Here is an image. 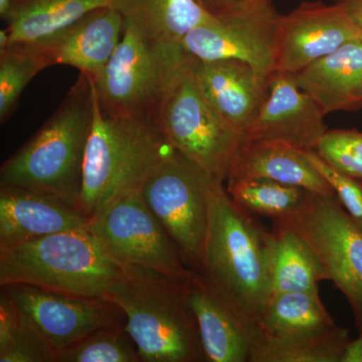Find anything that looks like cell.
<instances>
[{"mask_svg":"<svg viewBox=\"0 0 362 362\" xmlns=\"http://www.w3.org/2000/svg\"><path fill=\"white\" fill-rule=\"evenodd\" d=\"M92 89V122L78 202L89 220L117 199L141 190L159 164L175 150L152 121L105 114L93 83Z\"/></svg>","mask_w":362,"mask_h":362,"instance_id":"cell-1","label":"cell"},{"mask_svg":"<svg viewBox=\"0 0 362 362\" xmlns=\"http://www.w3.org/2000/svg\"><path fill=\"white\" fill-rule=\"evenodd\" d=\"M106 298L125 314L142 362H206L187 281L125 266Z\"/></svg>","mask_w":362,"mask_h":362,"instance_id":"cell-2","label":"cell"},{"mask_svg":"<svg viewBox=\"0 0 362 362\" xmlns=\"http://www.w3.org/2000/svg\"><path fill=\"white\" fill-rule=\"evenodd\" d=\"M92 116V80L80 73L54 113L2 164L0 185L45 190L78 206Z\"/></svg>","mask_w":362,"mask_h":362,"instance_id":"cell-3","label":"cell"},{"mask_svg":"<svg viewBox=\"0 0 362 362\" xmlns=\"http://www.w3.org/2000/svg\"><path fill=\"white\" fill-rule=\"evenodd\" d=\"M266 230L233 201L223 181L209 192L204 273L250 318L258 321L272 294Z\"/></svg>","mask_w":362,"mask_h":362,"instance_id":"cell-4","label":"cell"},{"mask_svg":"<svg viewBox=\"0 0 362 362\" xmlns=\"http://www.w3.org/2000/svg\"><path fill=\"white\" fill-rule=\"evenodd\" d=\"M118 265L90 230L52 233L0 247V286L25 284L88 297L106 298Z\"/></svg>","mask_w":362,"mask_h":362,"instance_id":"cell-5","label":"cell"},{"mask_svg":"<svg viewBox=\"0 0 362 362\" xmlns=\"http://www.w3.org/2000/svg\"><path fill=\"white\" fill-rule=\"evenodd\" d=\"M187 59L182 45L162 44L124 23L122 39L93 80L100 108L115 117L156 124L162 102Z\"/></svg>","mask_w":362,"mask_h":362,"instance_id":"cell-6","label":"cell"},{"mask_svg":"<svg viewBox=\"0 0 362 362\" xmlns=\"http://www.w3.org/2000/svg\"><path fill=\"white\" fill-rule=\"evenodd\" d=\"M156 125L176 151L225 182L243 137L202 94L187 54L162 102Z\"/></svg>","mask_w":362,"mask_h":362,"instance_id":"cell-7","label":"cell"},{"mask_svg":"<svg viewBox=\"0 0 362 362\" xmlns=\"http://www.w3.org/2000/svg\"><path fill=\"white\" fill-rule=\"evenodd\" d=\"M214 177L180 152H171L141 189L150 211L160 221L190 270L204 271L209 192Z\"/></svg>","mask_w":362,"mask_h":362,"instance_id":"cell-8","label":"cell"},{"mask_svg":"<svg viewBox=\"0 0 362 362\" xmlns=\"http://www.w3.org/2000/svg\"><path fill=\"white\" fill-rule=\"evenodd\" d=\"M273 221L296 233L311 247L328 280L346 297L354 313L362 311V228L337 194L307 192L294 211Z\"/></svg>","mask_w":362,"mask_h":362,"instance_id":"cell-9","label":"cell"},{"mask_svg":"<svg viewBox=\"0 0 362 362\" xmlns=\"http://www.w3.org/2000/svg\"><path fill=\"white\" fill-rule=\"evenodd\" d=\"M89 230L121 267H140L182 282L194 272L147 206L141 190L117 199L93 216Z\"/></svg>","mask_w":362,"mask_h":362,"instance_id":"cell-10","label":"cell"},{"mask_svg":"<svg viewBox=\"0 0 362 362\" xmlns=\"http://www.w3.org/2000/svg\"><path fill=\"white\" fill-rule=\"evenodd\" d=\"M280 18L272 1L211 16L185 35L182 47L199 61L239 59L269 76L275 70Z\"/></svg>","mask_w":362,"mask_h":362,"instance_id":"cell-11","label":"cell"},{"mask_svg":"<svg viewBox=\"0 0 362 362\" xmlns=\"http://www.w3.org/2000/svg\"><path fill=\"white\" fill-rule=\"evenodd\" d=\"M18 311L56 350L75 344L101 328L126 327L118 305L104 297H88L35 286H2Z\"/></svg>","mask_w":362,"mask_h":362,"instance_id":"cell-12","label":"cell"},{"mask_svg":"<svg viewBox=\"0 0 362 362\" xmlns=\"http://www.w3.org/2000/svg\"><path fill=\"white\" fill-rule=\"evenodd\" d=\"M358 28L338 2H302L279 23L275 70L295 74L352 40Z\"/></svg>","mask_w":362,"mask_h":362,"instance_id":"cell-13","label":"cell"},{"mask_svg":"<svg viewBox=\"0 0 362 362\" xmlns=\"http://www.w3.org/2000/svg\"><path fill=\"white\" fill-rule=\"evenodd\" d=\"M206 362H250L261 337L258 322L240 310L204 273L187 280Z\"/></svg>","mask_w":362,"mask_h":362,"instance_id":"cell-14","label":"cell"},{"mask_svg":"<svg viewBox=\"0 0 362 362\" xmlns=\"http://www.w3.org/2000/svg\"><path fill=\"white\" fill-rule=\"evenodd\" d=\"M324 117L320 106L298 86L293 74L274 71L244 140H276L297 148L315 150L327 131Z\"/></svg>","mask_w":362,"mask_h":362,"instance_id":"cell-15","label":"cell"},{"mask_svg":"<svg viewBox=\"0 0 362 362\" xmlns=\"http://www.w3.org/2000/svg\"><path fill=\"white\" fill-rule=\"evenodd\" d=\"M90 220L77 206L45 190L0 185V247L45 235L89 230Z\"/></svg>","mask_w":362,"mask_h":362,"instance_id":"cell-16","label":"cell"},{"mask_svg":"<svg viewBox=\"0 0 362 362\" xmlns=\"http://www.w3.org/2000/svg\"><path fill=\"white\" fill-rule=\"evenodd\" d=\"M123 32L122 14L113 7L104 6L33 44L47 57L51 66H73L94 80L113 56Z\"/></svg>","mask_w":362,"mask_h":362,"instance_id":"cell-17","label":"cell"},{"mask_svg":"<svg viewBox=\"0 0 362 362\" xmlns=\"http://www.w3.org/2000/svg\"><path fill=\"white\" fill-rule=\"evenodd\" d=\"M188 58L202 94L244 140L245 133L266 96L269 76L239 59L199 61Z\"/></svg>","mask_w":362,"mask_h":362,"instance_id":"cell-18","label":"cell"},{"mask_svg":"<svg viewBox=\"0 0 362 362\" xmlns=\"http://www.w3.org/2000/svg\"><path fill=\"white\" fill-rule=\"evenodd\" d=\"M250 178L277 181L315 194H335L305 150L276 140H244L240 145L226 181Z\"/></svg>","mask_w":362,"mask_h":362,"instance_id":"cell-19","label":"cell"},{"mask_svg":"<svg viewBox=\"0 0 362 362\" xmlns=\"http://www.w3.org/2000/svg\"><path fill=\"white\" fill-rule=\"evenodd\" d=\"M293 75L325 116L335 111L361 110L362 40H349Z\"/></svg>","mask_w":362,"mask_h":362,"instance_id":"cell-20","label":"cell"},{"mask_svg":"<svg viewBox=\"0 0 362 362\" xmlns=\"http://www.w3.org/2000/svg\"><path fill=\"white\" fill-rule=\"evenodd\" d=\"M112 0H11L2 14L8 45L33 44L52 37Z\"/></svg>","mask_w":362,"mask_h":362,"instance_id":"cell-21","label":"cell"},{"mask_svg":"<svg viewBox=\"0 0 362 362\" xmlns=\"http://www.w3.org/2000/svg\"><path fill=\"white\" fill-rule=\"evenodd\" d=\"M111 7L145 37L175 45L211 16L197 0H112Z\"/></svg>","mask_w":362,"mask_h":362,"instance_id":"cell-22","label":"cell"},{"mask_svg":"<svg viewBox=\"0 0 362 362\" xmlns=\"http://www.w3.org/2000/svg\"><path fill=\"white\" fill-rule=\"evenodd\" d=\"M269 274L272 294L310 291L328 275L311 247L296 233L275 225L268 239Z\"/></svg>","mask_w":362,"mask_h":362,"instance_id":"cell-23","label":"cell"},{"mask_svg":"<svg viewBox=\"0 0 362 362\" xmlns=\"http://www.w3.org/2000/svg\"><path fill=\"white\" fill-rule=\"evenodd\" d=\"M257 322L262 337L270 338L304 337L337 325L318 289L273 293Z\"/></svg>","mask_w":362,"mask_h":362,"instance_id":"cell-24","label":"cell"},{"mask_svg":"<svg viewBox=\"0 0 362 362\" xmlns=\"http://www.w3.org/2000/svg\"><path fill=\"white\" fill-rule=\"evenodd\" d=\"M349 341V330L338 325L304 337L270 338L261 335L250 362H341Z\"/></svg>","mask_w":362,"mask_h":362,"instance_id":"cell-25","label":"cell"},{"mask_svg":"<svg viewBox=\"0 0 362 362\" xmlns=\"http://www.w3.org/2000/svg\"><path fill=\"white\" fill-rule=\"evenodd\" d=\"M0 362H57V352L18 311L6 292L0 294Z\"/></svg>","mask_w":362,"mask_h":362,"instance_id":"cell-26","label":"cell"},{"mask_svg":"<svg viewBox=\"0 0 362 362\" xmlns=\"http://www.w3.org/2000/svg\"><path fill=\"white\" fill-rule=\"evenodd\" d=\"M49 66L47 57L35 44H13L0 49V123L11 118L26 86Z\"/></svg>","mask_w":362,"mask_h":362,"instance_id":"cell-27","label":"cell"},{"mask_svg":"<svg viewBox=\"0 0 362 362\" xmlns=\"http://www.w3.org/2000/svg\"><path fill=\"white\" fill-rule=\"evenodd\" d=\"M228 195L250 213L275 218L294 211L308 190L277 181L250 178L226 181Z\"/></svg>","mask_w":362,"mask_h":362,"instance_id":"cell-28","label":"cell"},{"mask_svg":"<svg viewBox=\"0 0 362 362\" xmlns=\"http://www.w3.org/2000/svg\"><path fill=\"white\" fill-rule=\"evenodd\" d=\"M57 362H142L126 327L101 328L57 354Z\"/></svg>","mask_w":362,"mask_h":362,"instance_id":"cell-29","label":"cell"},{"mask_svg":"<svg viewBox=\"0 0 362 362\" xmlns=\"http://www.w3.org/2000/svg\"><path fill=\"white\" fill-rule=\"evenodd\" d=\"M315 152L340 173L362 180V132L327 130L317 143Z\"/></svg>","mask_w":362,"mask_h":362,"instance_id":"cell-30","label":"cell"},{"mask_svg":"<svg viewBox=\"0 0 362 362\" xmlns=\"http://www.w3.org/2000/svg\"><path fill=\"white\" fill-rule=\"evenodd\" d=\"M305 151L314 168L333 188L343 207L362 228V183L359 182V180L350 177L326 163L315 150Z\"/></svg>","mask_w":362,"mask_h":362,"instance_id":"cell-31","label":"cell"},{"mask_svg":"<svg viewBox=\"0 0 362 362\" xmlns=\"http://www.w3.org/2000/svg\"><path fill=\"white\" fill-rule=\"evenodd\" d=\"M199 6L213 16H223L232 13L259 2L272 1V0H197Z\"/></svg>","mask_w":362,"mask_h":362,"instance_id":"cell-32","label":"cell"},{"mask_svg":"<svg viewBox=\"0 0 362 362\" xmlns=\"http://www.w3.org/2000/svg\"><path fill=\"white\" fill-rule=\"evenodd\" d=\"M359 335L350 340L343 354L341 362H362V313L354 315Z\"/></svg>","mask_w":362,"mask_h":362,"instance_id":"cell-33","label":"cell"},{"mask_svg":"<svg viewBox=\"0 0 362 362\" xmlns=\"http://www.w3.org/2000/svg\"><path fill=\"white\" fill-rule=\"evenodd\" d=\"M351 20L356 23L359 32V40H362V0H340Z\"/></svg>","mask_w":362,"mask_h":362,"instance_id":"cell-34","label":"cell"},{"mask_svg":"<svg viewBox=\"0 0 362 362\" xmlns=\"http://www.w3.org/2000/svg\"><path fill=\"white\" fill-rule=\"evenodd\" d=\"M11 0H0V16L6 13V9L8 8L9 4Z\"/></svg>","mask_w":362,"mask_h":362,"instance_id":"cell-35","label":"cell"},{"mask_svg":"<svg viewBox=\"0 0 362 362\" xmlns=\"http://www.w3.org/2000/svg\"><path fill=\"white\" fill-rule=\"evenodd\" d=\"M338 1H340V0H338Z\"/></svg>","mask_w":362,"mask_h":362,"instance_id":"cell-36","label":"cell"}]
</instances>
